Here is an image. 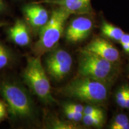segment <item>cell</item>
Wrapping results in <instances>:
<instances>
[{
  "instance_id": "3957f363",
  "label": "cell",
  "mask_w": 129,
  "mask_h": 129,
  "mask_svg": "<svg viewBox=\"0 0 129 129\" xmlns=\"http://www.w3.org/2000/svg\"><path fill=\"white\" fill-rule=\"evenodd\" d=\"M23 78L32 92L42 102L47 104L54 102L50 84L46 70L42 64L41 56H30L27 58Z\"/></svg>"
},
{
  "instance_id": "6da1fadb",
  "label": "cell",
  "mask_w": 129,
  "mask_h": 129,
  "mask_svg": "<svg viewBox=\"0 0 129 129\" xmlns=\"http://www.w3.org/2000/svg\"><path fill=\"white\" fill-rule=\"evenodd\" d=\"M0 94L6 101L8 112L13 118H34L35 114L34 102L22 85L12 81H3L0 82Z\"/></svg>"
},
{
  "instance_id": "44dd1931",
  "label": "cell",
  "mask_w": 129,
  "mask_h": 129,
  "mask_svg": "<svg viewBox=\"0 0 129 129\" xmlns=\"http://www.w3.org/2000/svg\"><path fill=\"white\" fill-rule=\"evenodd\" d=\"M64 106L68 108L72 109V110L77 111L78 112H83L84 111V107L80 104H67L64 105Z\"/></svg>"
},
{
  "instance_id": "5b68a950",
  "label": "cell",
  "mask_w": 129,
  "mask_h": 129,
  "mask_svg": "<svg viewBox=\"0 0 129 129\" xmlns=\"http://www.w3.org/2000/svg\"><path fill=\"white\" fill-rule=\"evenodd\" d=\"M78 72L80 76L100 81L109 80L114 72V63L90 52L84 48L81 50Z\"/></svg>"
},
{
  "instance_id": "7c38bea8",
  "label": "cell",
  "mask_w": 129,
  "mask_h": 129,
  "mask_svg": "<svg viewBox=\"0 0 129 129\" xmlns=\"http://www.w3.org/2000/svg\"><path fill=\"white\" fill-rule=\"evenodd\" d=\"M101 30L102 34L111 40L119 41L124 34L121 29L109 23L105 20H104L101 26Z\"/></svg>"
},
{
  "instance_id": "7402d4cb",
  "label": "cell",
  "mask_w": 129,
  "mask_h": 129,
  "mask_svg": "<svg viewBox=\"0 0 129 129\" xmlns=\"http://www.w3.org/2000/svg\"><path fill=\"white\" fill-rule=\"evenodd\" d=\"M120 43H127V44H129V34H124L122 35L120 40Z\"/></svg>"
},
{
  "instance_id": "484cf974",
  "label": "cell",
  "mask_w": 129,
  "mask_h": 129,
  "mask_svg": "<svg viewBox=\"0 0 129 129\" xmlns=\"http://www.w3.org/2000/svg\"><path fill=\"white\" fill-rule=\"evenodd\" d=\"M6 25H7V23H6V22H2V21H0V28L4 26H6Z\"/></svg>"
},
{
  "instance_id": "ffe728a7",
  "label": "cell",
  "mask_w": 129,
  "mask_h": 129,
  "mask_svg": "<svg viewBox=\"0 0 129 129\" xmlns=\"http://www.w3.org/2000/svg\"><path fill=\"white\" fill-rule=\"evenodd\" d=\"M7 105L0 100V122L4 121L7 117Z\"/></svg>"
},
{
  "instance_id": "ba28073f",
  "label": "cell",
  "mask_w": 129,
  "mask_h": 129,
  "mask_svg": "<svg viewBox=\"0 0 129 129\" xmlns=\"http://www.w3.org/2000/svg\"><path fill=\"white\" fill-rule=\"evenodd\" d=\"M84 48L112 63L117 62L120 58L117 48L107 40L101 38L93 40Z\"/></svg>"
},
{
  "instance_id": "603a6c76",
  "label": "cell",
  "mask_w": 129,
  "mask_h": 129,
  "mask_svg": "<svg viewBox=\"0 0 129 129\" xmlns=\"http://www.w3.org/2000/svg\"><path fill=\"white\" fill-rule=\"evenodd\" d=\"M6 10V6L4 0H0V14L5 12Z\"/></svg>"
},
{
  "instance_id": "cb8c5ba5",
  "label": "cell",
  "mask_w": 129,
  "mask_h": 129,
  "mask_svg": "<svg viewBox=\"0 0 129 129\" xmlns=\"http://www.w3.org/2000/svg\"><path fill=\"white\" fill-rule=\"evenodd\" d=\"M121 45L122 48L125 52L129 53V44H127V43H120Z\"/></svg>"
},
{
  "instance_id": "d4e9b609",
  "label": "cell",
  "mask_w": 129,
  "mask_h": 129,
  "mask_svg": "<svg viewBox=\"0 0 129 129\" xmlns=\"http://www.w3.org/2000/svg\"><path fill=\"white\" fill-rule=\"evenodd\" d=\"M125 108L129 109V87L128 88V93H127L126 101H125Z\"/></svg>"
},
{
  "instance_id": "8992f818",
  "label": "cell",
  "mask_w": 129,
  "mask_h": 129,
  "mask_svg": "<svg viewBox=\"0 0 129 129\" xmlns=\"http://www.w3.org/2000/svg\"><path fill=\"white\" fill-rule=\"evenodd\" d=\"M72 65L71 54L62 48L51 51L46 58V72L56 81H60L69 73Z\"/></svg>"
},
{
  "instance_id": "5bb4252c",
  "label": "cell",
  "mask_w": 129,
  "mask_h": 129,
  "mask_svg": "<svg viewBox=\"0 0 129 129\" xmlns=\"http://www.w3.org/2000/svg\"><path fill=\"white\" fill-rule=\"evenodd\" d=\"M111 129H129V120L126 115L118 114L110 125Z\"/></svg>"
},
{
  "instance_id": "7a4b0ae2",
  "label": "cell",
  "mask_w": 129,
  "mask_h": 129,
  "mask_svg": "<svg viewBox=\"0 0 129 129\" xmlns=\"http://www.w3.org/2000/svg\"><path fill=\"white\" fill-rule=\"evenodd\" d=\"M71 15L62 7L57 6L53 10L47 23L39 30V39L34 48L35 56H41L55 47L63 35L68 19Z\"/></svg>"
},
{
  "instance_id": "4316f807",
  "label": "cell",
  "mask_w": 129,
  "mask_h": 129,
  "mask_svg": "<svg viewBox=\"0 0 129 129\" xmlns=\"http://www.w3.org/2000/svg\"><path fill=\"white\" fill-rule=\"evenodd\" d=\"M44 1H51V0H44Z\"/></svg>"
},
{
  "instance_id": "30bf717a",
  "label": "cell",
  "mask_w": 129,
  "mask_h": 129,
  "mask_svg": "<svg viewBox=\"0 0 129 129\" xmlns=\"http://www.w3.org/2000/svg\"><path fill=\"white\" fill-rule=\"evenodd\" d=\"M91 0H51L43 1L38 3H48L63 8L72 14H91L93 12Z\"/></svg>"
},
{
  "instance_id": "9a60e30c",
  "label": "cell",
  "mask_w": 129,
  "mask_h": 129,
  "mask_svg": "<svg viewBox=\"0 0 129 129\" xmlns=\"http://www.w3.org/2000/svg\"><path fill=\"white\" fill-rule=\"evenodd\" d=\"M12 59L10 51L0 43V70L9 65Z\"/></svg>"
},
{
  "instance_id": "8fae6325",
  "label": "cell",
  "mask_w": 129,
  "mask_h": 129,
  "mask_svg": "<svg viewBox=\"0 0 129 129\" xmlns=\"http://www.w3.org/2000/svg\"><path fill=\"white\" fill-rule=\"evenodd\" d=\"M10 39L19 46H26L30 42V31L26 23L21 19H17L9 29Z\"/></svg>"
},
{
  "instance_id": "52a82bcc",
  "label": "cell",
  "mask_w": 129,
  "mask_h": 129,
  "mask_svg": "<svg viewBox=\"0 0 129 129\" xmlns=\"http://www.w3.org/2000/svg\"><path fill=\"white\" fill-rule=\"evenodd\" d=\"M88 14H80L69 22L65 31L66 39L69 43H77L87 38L93 28V22Z\"/></svg>"
},
{
  "instance_id": "e0dca14e",
  "label": "cell",
  "mask_w": 129,
  "mask_h": 129,
  "mask_svg": "<svg viewBox=\"0 0 129 129\" xmlns=\"http://www.w3.org/2000/svg\"><path fill=\"white\" fill-rule=\"evenodd\" d=\"M63 109L64 115H66V117L69 120L75 122L80 121L83 120V117L84 115L83 112H77V111L69 109L64 106L63 107Z\"/></svg>"
},
{
  "instance_id": "4fadbf2b",
  "label": "cell",
  "mask_w": 129,
  "mask_h": 129,
  "mask_svg": "<svg viewBox=\"0 0 129 129\" xmlns=\"http://www.w3.org/2000/svg\"><path fill=\"white\" fill-rule=\"evenodd\" d=\"M84 124L87 126L102 127L104 123V115H84L83 117Z\"/></svg>"
},
{
  "instance_id": "d6986e66",
  "label": "cell",
  "mask_w": 129,
  "mask_h": 129,
  "mask_svg": "<svg viewBox=\"0 0 129 129\" xmlns=\"http://www.w3.org/2000/svg\"><path fill=\"white\" fill-rule=\"evenodd\" d=\"M83 114L84 115H104V113L101 109L92 105L85 106L84 108Z\"/></svg>"
},
{
  "instance_id": "277c9868",
  "label": "cell",
  "mask_w": 129,
  "mask_h": 129,
  "mask_svg": "<svg viewBox=\"0 0 129 129\" xmlns=\"http://www.w3.org/2000/svg\"><path fill=\"white\" fill-rule=\"evenodd\" d=\"M63 93L80 101L98 104L107 99L108 89L104 82L81 76L66 85Z\"/></svg>"
},
{
  "instance_id": "9c48e42d",
  "label": "cell",
  "mask_w": 129,
  "mask_h": 129,
  "mask_svg": "<svg viewBox=\"0 0 129 129\" xmlns=\"http://www.w3.org/2000/svg\"><path fill=\"white\" fill-rule=\"evenodd\" d=\"M22 11L28 23L35 30H40L50 18L48 11L40 3H32L25 5Z\"/></svg>"
},
{
  "instance_id": "ac0fdd59",
  "label": "cell",
  "mask_w": 129,
  "mask_h": 129,
  "mask_svg": "<svg viewBox=\"0 0 129 129\" xmlns=\"http://www.w3.org/2000/svg\"><path fill=\"white\" fill-rule=\"evenodd\" d=\"M51 127L53 128L57 129H73L77 128V126L74 124L63 121L56 119L51 122Z\"/></svg>"
},
{
  "instance_id": "2e32d148",
  "label": "cell",
  "mask_w": 129,
  "mask_h": 129,
  "mask_svg": "<svg viewBox=\"0 0 129 129\" xmlns=\"http://www.w3.org/2000/svg\"><path fill=\"white\" fill-rule=\"evenodd\" d=\"M128 86L124 85L121 87L116 94V102L122 108H125V101L128 93Z\"/></svg>"
}]
</instances>
